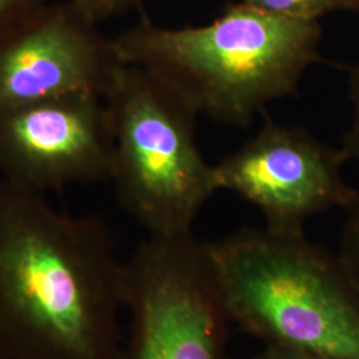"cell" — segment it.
Masks as SVG:
<instances>
[{
    "mask_svg": "<svg viewBox=\"0 0 359 359\" xmlns=\"http://www.w3.org/2000/svg\"><path fill=\"white\" fill-rule=\"evenodd\" d=\"M123 311L103 218L0 181V359H118Z\"/></svg>",
    "mask_w": 359,
    "mask_h": 359,
    "instance_id": "cell-1",
    "label": "cell"
},
{
    "mask_svg": "<svg viewBox=\"0 0 359 359\" xmlns=\"http://www.w3.org/2000/svg\"><path fill=\"white\" fill-rule=\"evenodd\" d=\"M233 325L265 345L359 359V286L337 253L304 231L246 228L206 243Z\"/></svg>",
    "mask_w": 359,
    "mask_h": 359,
    "instance_id": "cell-3",
    "label": "cell"
},
{
    "mask_svg": "<svg viewBox=\"0 0 359 359\" xmlns=\"http://www.w3.org/2000/svg\"><path fill=\"white\" fill-rule=\"evenodd\" d=\"M320 22L228 4L205 26L167 28L145 15L114 38L123 65L165 81L193 109L248 126L270 102L294 95L304 74L321 62Z\"/></svg>",
    "mask_w": 359,
    "mask_h": 359,
    "instance_id": "cell-2",
    "label": "cell"
},
{
    "mask_svg": "<svg viewBox=\"0 0 359 359\" xmlns=\"http://www.w3.org/2000/svg\"><path fill=\"white\" fill-rule=\"evenodd\" d=\"M114 133L107 104L72 93L0 109V176L46 194L111 179Z\"/></svg>",
    "mask_w": 359,
    "mask_h": 359,
    "instance_id": "cell-7",
    "label": "cell"
},
{
    "mask_svg": "<svg viewBox=\"0 0 359 359\" xmlns=\"http://www.w3.org/2000/svg\"><path fill=\"white\" fill-rule=\"evenodd\" d=\"M337 255L359 286V191L347 205Z\"/></svg>",
    "mask_w": 359,
    "mask_h": 359,
    "instance_id": "cell-10",
    "label": "cell"
},
{
    "mask_svg": "<svg viewBox=\"0 0 359 359\" xmlns=\"http://www.w3.org/2000/svg\"><path fill=\"white\" fill-rule=\"evenodd\" d=\"M344 10H353L359 11V0H342Z\"/></svg>",
    "mask_w": 359,
    "mask_h": 359,
    "instance_id": "cell-15",
    "label": "cell"
},
{
    "mask_svg": "<svg viewBox=\"0 0 359 359\" xmlns=\"http://www.w3.org/2000/svg\"><path fill=\"white\" fill-rule=\"evenodd\" d=\"M245 4L274 16L320 22L322 16L337 10H344L342 0H241Z\"/></svg>",
    "mask_w": 359,
    "mask_h": 359,
    "instance_id": "cell-9",
    "label": "cell"
},
{
    "mask_svg": "<svg viewBox=\"0 0 359 359\" xmlns=\"http://www.w3.org/2000/svg\"><path fill=\"white\" fill-rule=\"evenodd\" d=\"M346 161L308 130L265 117L255 137L215 165L216 185L256 206L266 228L298 233L309 218L351 203L357 189L342 176Z\"/></svg>",
    "mask_w": 359,
    "mask_h": 359,
    "instance_id": "cell-6",
    "label": "cell"
},
{
    "mask_svg": "<svg viewBox=\"0 0 359 359\" xmlns=\"http://www.w3.org/2000/svg\"><path fill=\"white\" fill-rule=\"evenodd\" d=\"M47 3L48 0H0V38Z\"/></svg>",
    "mask_w": 359,
    "mask_h": 359,
    "instance_id": "cell-13",
    "label": "cell"
},
{
    "mask_svg": "<svg viewBox=\"0 0 359 359\" xmlns=\"http://www.w3.org/2000/svg\"><path fill=\"white\" fill-rule=\"evenodd\" d=\"M72 0L47 3L0 38V109L72 93L105 97L123 63Z\"/></svg>",
    "mask_w": 359,
    "mask_h": 359,
    "instance_id": "cell-8",
    "label": "cell"
},
{
    "mask_svg": "<svg viewBox=\"0 0 359 359\" xmlns=\"http://www.w3.org/2000/svg\"><path fill=\"white\" fill-rule=\"evenodd\" d=\"M77 7L95 23L120 16L132 8H137L142 0H72Z\"/></svg>",
    "mask_w": 359,
    "mask_h": 359,
    "instance_id": "cell-11",
    "label": "cell"
},
{
    "mask_svg": "<svg viewBox=\"0 0 359 359\" xmlns=\"http://www.w3.org/2000/svg\"><path fill=\"white\" fill-rule=\"evenodd\" d=\"M252 359H317L304 351L281 345H265V347Z\"/></svg>",
    "mask_w": 359,
    "mask_h": 359,
    "instance_id": "cell-14",
    "label": "cell"
},
{
    "mask_svg": "<svg viewBox=\"0 0 359 359\" xmlns=\"http://www.w3.org/2000/svg\"><path fill=\"white\" fill-rule=\"evenodd\" d=\"M129 327L118 359H226L231 322L206 243L149 236L123 261Z\"/></svg>",
    "mask_w": 359,
    "mask_h": 359,
    "instance_id": "cell-5",
    "label": "cell"
},
{
    "mask_svg": "<svg viewBox=\"0 0 359 359\" xmlns=\"http://www.w3.org/2000/svg\"><path fill=\"white\" fill-rule=\"evenodd\" d=\"M114 133L111 181L123 209L149 236L193 231L217 192L215 165L196 140L198 114L154 74L124 65L104 97Z\"/></svg>",
    "mask_w": 359,
    "mask_h": 359,
    "instance_id": "cell-4",
    "label": "cell"
},
{
    "mask_svg": "<svg viewBox=\"0 0 359 359\" xmlns=\"http://www.w3.org/2000/svg\"><path fill=\"white\" fill-rule=\"evenodd\" d=\"M350 100L353 105V120L350 128L344 136L342 152L347 161L354 160L359 164V63L350 72Z\"/></svg>",
    "mask_w": 359,
    "mask_h": 359,
    "instance_id": "cell-12",
    "label": "cell"
}]
</instances>
